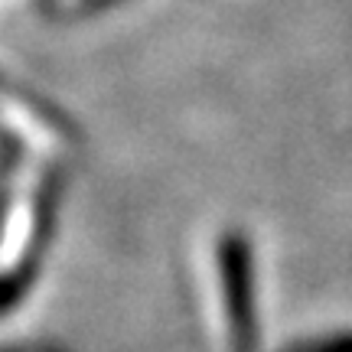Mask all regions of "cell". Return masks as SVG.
<instances>
[{
    "instance_id": "1",
    "label": "cell",
    "mask_w": 352,
    "mask_h": 352,
    "mask_svg": "<svg viewBox=\"0 0 352 352\" xmlns=\"http://www.w3.org/2000/svg\"><path fill=\"white\" fill-rule=\"evenodd\" d=\"M215 258H219V277H222V294H226L232 349L254 352L258 349V300H254L252 241L241 232H226L219 239Z\"/></svg>"
},
{
    "instance_id": "2",
    "label": "cell",
    "mask_w": 352,
    "mask_h": 352,
    "mask_svg": "<svg viewBox=\"0 0 352 352\" xmlns=\"http://www.w3.org/2000/svg\"><path fill=\"white\" fill-rule=\"evenodd\" d=\"M56 196H59V179H46L43 186V199H39V212L36 222H33V232H30V241L23 248V258L13 264L7 274H0V314H7L10 307L26 297V290L33 287L39 267H43V254H46V241H50V228H52V206H56Z\"/></svg>"
},
{
    "instance_id": "3",
    "label": "cell",
    "mask_w": 352,
    "mask_h": 352,
    "mask_svg": "<svg viewBox=\"0 0 352 352\" xmlns=\"http://www.w3.org/2000/svg\"><path fill=\"white\" fill-rule=\"evenodd\" d=\"M284 352H352V329L316 336V340H307V342H294Z\"/></svg>"
}]
</instances>
